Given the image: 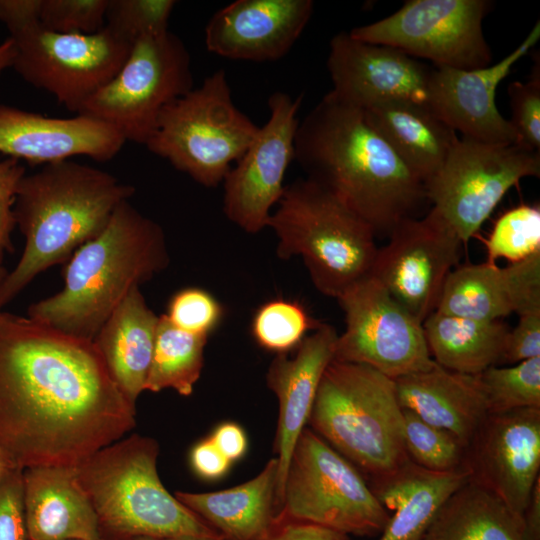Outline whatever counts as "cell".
I'll list each match as a JSON object with an SVG mask.
<instances>
[{
    "label": "cell",
    "mask_w": 540,
    "mask_h": 540,
    "mask_svg": "<svg viewBox=\"0 0 540 540\" xmlns=\"http://www.w3.org/2000/svg\"><path fill=\"white\" fill-rule=\"evenodd\" d=\"M337 337L334 327L320 323L296 348L294 357L277 354L269 365L266 382L279 406L274 444L278 508L291 454L308 423L323 373L334 360Z\"/></svg>",
    "instance_id": "cell-23"
},
{
    "label": "cell",
    "mask_w": 540,
    "mask_h": 540,
    "mask_svg": "<svg viewBox=\"0 0 540 540\" xmlns=\"http://www.w3.org/2000/svg\"><path fill=\"white\" fill-rule=\"evenodd\" d=\"M41 0H0V21L9 34L40 22Z\"/></svg>",
    "instance_id": "cell-45"
},
{
    "label": "cell",
    "mask_w": 540,
    "mask_h": 540,
    "mask_svg": "<svg viewBox=\"0 0 540 540\" xmlns=\"http://www.w3.org/2000/svg\"><path fill=\"white\" fill-rule=\"evenodd\" d=\"M207 340L208 336L183 331L160 315L144 390L171 388L182 396L191 395L202 372Z\"/></svg>",
    "instance_id": "cell-32"
},
{
    "label": "cell",
    "mask_w": 540,
    "mask_h": 540,
    "mask_svg": "<svg viewBox=\"0 0 540 540\" xmlns=\"http://www.w3.org/2000/svg\"><path fill=\"white\" fill-rule=\"evenodd\" d=\"M389 236L378 248L370 276L423 323L436 310L463 243L433 209L421 219L401 220Z\"/></svg>",
    "instance_id": "cell-15"
},
{
    "label": "cell",
    "mask_w": 540,
    "mask_h": 540,
    "mask_svg": "<svg viewBox=\"0 0 540 540\" xmlns=\"http://www.w3.org/2000/svg\"><path fill=\"white\" fill-rule=\"evenodd\" d=\"M319 325L300 302L278 298L263 303L255 311L251 333L261 348L287 354Z\"/></svg>",
    "instance_id": "cell-33"
},
{
    "label": "cell",
    "mask_w": 540,
    "mask_h": 540,
    "mask_svg": "<svg viewBox=\"0 0 540 540\" xmlns=\"http://www.w3.org/2000/svg\"><path fill=\"white\" fill-rule=\"evenodd\" d=\"M28 540H100L95 510L76 467L36 466L23 470Z\"/></svg>",
    "instance_id": "cell-24"
},
{
    "label": "cell",
    "mask_w": 540,
    "mask_h": 540,
    "mask_svg": "<svg viewBox=\"0 0 540 540\" xmlns=\"http://www.w3.org/2000/svg\"><path fill=\"white\" fill-rule=\"evenodd\" d=\"M190 462L195 473L208 480L222 477L232 463L215 446L210 437L194 446Z\"/></svg>",
    "instance_id": "cell-44"
},
{
    "label": "cell",
    "mask_w": 540,
    "mask_h": 540,
    "mask_svg": "<svg viewBox=\"0 0 540 540\" xmlns=\"http://www.w3.org/2000/svg\"><path fill=\"white\" fill-rule=\"evenodd\" d=\"M522 517L468 481L443 504L423 540H522Z\"/></svg>",
    "instance_id": "cell-31"
},
{
    "label": "cell",
    "mask_w": 540,
    "mask_h": 540,
    "mask_svg": "<svg viewBox=\"0 0 540 540\" xmlns=\"http://www.w3.org/2000/svg\"><path fill=\"white\" fill-rule=\"evenodd\" d=\"M313 9L312 0H236L207 22L206 48L231 60H279L299 39Z\"/></svg>",
    "instance_id": "cell-20"
},
{
    "label": "cell",
    "mask_w": 540,
    "mask_h": 540,
    "mask_svg": "<svg viewBox=\"0 0 540 540\" xmlns=\"http://www.w3.org/2000/svg\"><path fill=\"white\" fill-rule=\"evenodd\" d=\"M23 470L0 484V540H26Z\"/></svg>",
    "instance_id": "cell-42"
},
{
    "label": "cell",
    "mask_w": 540,
    "mask_h": 540,
    "mask_svg": "<svg viewBox=\"0 0 540 540\" xmlns=\"http://www.w3.org/2000/svg\"><path fill=\"white\" fill-rule=\"evenodd\" d=\"M158 320L159 316L146 304L140 287H135L93 339L111 377L134 404L144 391Z\"/></svg>",
    "instance_id": "cell-28"
},
{
    "label": "cell",
    "mask_w": 540,
    "mask_h": 540,
    "mask_svg": "<svg viewBox=\"0 0 540 540\" xmlns=\"http://www.w3.org/2000/svg\"><path fill=\"white\" fill-rule=\"evenodd\" d=\"M308 424L367 480L409 460L395 382L369 366L332 360Z\"/></svg>",
    "instance_id": "cell-6"
},
{
    "label": "cell",
    "mask_w": 540,
    "mask_h": 540,
    "mask_svg": "<svg viewBox=\"0 0 540 540\" xmlns=\"http://www.w3.org/2000/svg\"><path fill=\"white\" fill-rule=\"evenodd\" d=\"M91 340L0 313V444L22 470L76 467L136 425Z\"/></svg>",
    "instance_id": "cell-1"
},
{
    "label": "cell",
    "mask_w": 540,
    "mask_h": 540,
    "mask_svg": "<svg viewBox=\"0 0 540 540\" xmlns=\"http://www.w3.org/2000/svg\"><path fill=\"white\" fill-rule=\"evenodd\" d=\"M17 470H22L19 468L4 450L0 444V484L6 480L10 475H12Z\"/></svg>",
    "instance_id": "cell-50"
},
{
    "label": "cell",
    "mask_w": 540,
    "mask_h": 540,
    "mask_svg": "<svg viewBox=\"0 0 540 540\" xmlns=\"http://www.w3.org/2000/svg\"><path fill=\"white\" fill-rule=\"evenodd\" d=\"M191 56L169 30L137 38L115 76L76 114L99 119L127 141L145 145L163 109L193 85Z\"/></svg>",
    "instance_id": "cell-10"
},
{
    "label": "cell",
    "mask_w": 540,
    "mask_h": 540,
    "mask_svg": "<svg viewBox=\"0 0 540 540\" xmlns=\"http://www.w3.org/2000/svg\"><path fill=\"white\" fill-rule=\"evenodd\" d=\"M539 38L540 22L537 21L526 38L494 65L476 69L433 68L427 107L464 138L492 145H515V131L497 109L496 89Z\"/></svg>",
    "instance_id": "cell-19"
},
{
    "label": "cell",
    "mask_w": 540,
    "mask_h": 540,
    "mask_svg": "<svg viewBox=\"0 0 540 540\" xmlns=\"http://www.w3.org/2000/svg\"><path fill=\"white\" fill-rule=\"evenodd\" d=\"M303 93L276 91L268 99L269 117L223 180V211L247 233L268 225L272 207L283 195L286 171L295 157L297 117Z\"/></svg>",
    "instance_id": "cell-16"
},
{
    "label": "cell",
    "mask_w": 540,
    "mask_h": 540,
    "mask_svg": "<svg viewBox=\"0 0 540 540\" xmlns=\"http://www.w3.org/2000/svg\"><path fill=\"white\" fill-rule=\"evenodd\" d=\"M109 0H41L40 24L63 34H93L105 26Z\"/></svg>",
    "instance_id": "cell-39"
},
{
    "label": "cell",
    "mask_w": 540,
    "mask_h": 540,
    "mask_svg": "<svg viewBox=\"0 0 540 540\" xmlns=\"http://www.w3.org/2000/svg\"><path fill=\"white\" fill-rule=\"evenodd\" d=\"M165 315L183 331L209 336L223 318V307L208 291L187 287L171 297Z\"/></svg>",
    "instance_id": "cell-40"
},
{
    "label": "cell",
    "mask_w": 540,
    "mask_h": 540,
    "mask_svg": "<svg viewBox=\"0 0 540 540\" xmlns=\"http://www.w3.org/2000/svg\"><path fill=\"white\" fill-rule=\"evenodd\" d=\"M126 140L111 125L83 114L48 117L0 104V153L43 165L88 156L114 158Z\"/></svg>",
    "instance_id": "cell-21"
},
{
    "label": "cell",
    "mask_w": 540,
    "mask_h": 540,
    "mask_svg": "<svg viewBox=\"0 0 540 540\" xmlns=\"http://www.w3.org/2000/svg\"><path fill=\"white\" fill-rule=\"evenodd\" d=\"M435 311L485 321L540 312V251L506 267L486 261L454 268Z\"/></svg>",
    "instance_id": "cell-22"
},
{
    "label": "cell",
    "mask_w": 540,
    "mask_h": 540,
    "mask_svg": "<svg viewBox=\"0 0 540 540\" xmlns=\"http://www.w3.org/2000/svg\"><path fill=\"white\" fill-rule=\"evenodd\" d=\"M258 131L235 105L226 72L218 69L163 109L145 146L195 182L215 188Z\"/></svg>",
    "instance_id": "cell-8"
},
{
    "label": "cell",
    "mask_w": 540,
    "mask_h": 540,
    "mask_svg": "<svg viewBox=\"0 0 540 540\" xmlns=\"http://www.w3.org/2000/svg\"><path fill=\"white\" fill-rule=\"evenodd\" d=\"M535 59L529 80L512 82L507 89L511 107L509 120L516 134L515 145L540 153V65Z\"/></svg>",
    "instance_id": "cell-38"
},
{
    "label": "cell",
    "mask_w": 540,
    "mask_h": 540,
    "mask_svg": "<svg viewBox=\"0 0 540 540\" xmlns=\"http://www.w3.org/2000/svg\"><path fill=\"white\" fill-rule=\"evenodd\" d=\"M491 7L488 0H408L390 16L348 33L430 60L436 67L482 68L492 59L482 30Z\"/></svg>",
    "instance_id": "cell-13"
},
{
    "label": "cell",
    "mask_w": 540,
    "mask_h": 540,
    "mask_svg": "<svg viewBox=\"0 0 540 540\" xmlns=\"http://www.w3.org/2000/svg\"><path fill=\"white\" fill-rule=\"evenodd\" d=\"M536 357H540V312L519 316L517 325L506 335L497 366Z\"/></svg>",
    "instance_id": "cell-43"
},
{
    "label": "cell",
    "mask_w": 540,
    "mask_h": 540,
    "mask_svg": "<svg viewBox=\"0 0 540 540\" xmlns=\"http://www.w3.org/2000/svg\"><path fill=\"white\" fill-rule=\"evenodd\" d=\"M9 37L16 47L12 68L74 113L115 76L132 47L106 25L93 34H63L37 22Z\"/></svg>",
    "instance_id": "cell-11"
},
{
    "label": "cell",
    "mask_w": 540,
    "mask_h": 540,
    "mask_svg": "<svg viewBox=\"0 0 540 540\" xmlns=\"http://www.w3.org/2000/svg\"><path fill=\"white\" fill-rule=\"evenodd\" d=\"M402 414L405 450L412 462L434 472L465 469L466 445L462 441L408 409L402 408Z\"/></svg>",
    "instance_id": "cell-35"
},
{
    "label": "cell",
    "mask_w": 540,
    "mask_h": 540,
    "mask_svg": "<svg viewBox=\"0 0 540 540\" xmlns=\"http://www.w3.org/2000/svg\"><path fill=\"white\" fill-rule=\"evenodd\" d=\"M26 174L19 160L6 157L0 160V265L8 253L14 252L12 232L16 227L14 203L21 179Z\"/></svg>",
    "instance_id": "cell-41"
},
{
    "label": "cell",
    "mask_w": 540,
    "mask_h": 540,
    "mask_svg": "<svg viewBox=\"0 0 540 540\" xmlns=\"http://www.w3.org/2000/svg\"><path fill=\"white\" fill-rule=\"evenodd\" d=\"M394 382L402 408L449 431L466 447L488 414L478 375L452 371L435 362Z\"/></svg>",
    "instance_id": "cell-25"
},
{
    "label": "cell",
    "mask_w": 540,
    "mask_h": 540,
    "mask_svg": "<svg viewBox=\"0 0 540 540\" xmlns=\"http://www.w3.org/2000/svg\"><path fill=\"white\" fill-rule=\"evenodd\" d=\"M169 262L162 227L125 200L105 228L68 259L62 290L31 304L27 316L93 341L127 294Z\"/></svg>",
    "instance_id": "cell-4"
},
{
    "label": "cell",
    "mask_w": 540,
    "mask_h": 540,
    "mask_svg": "<svg viewBox=\"0 0 540 540\" xmlns=\"http://www.w3.org/2000/svg\"><path fill=\"white\" fill-rule=\"evenodd\" d=\"M278 463L240 485L215 492H175L176 499L213 528L223 540H267L279 524Z\"/></svg>",
    "instance_id": "cell-26"
},
{
    "label": "cell",
    "mask_w": 540,
    "mask_h": 540,
    "mask_svg": "<svg viewBox=\"0 0 540 540\" xmlns=\"http://www.w3.org/2000/svg\"><path fill=\"white\" fill-rule=\"evenodd\" d=\"M487 262H519L540 251V209L519 205L501 215L486 242Z\"/></svg>",
    "instance_id": "cell-36"
},
{
    "label": "cell",
    "mask_w": 540,
    "mask_h": 540,
    "mask_svg": "<svg viewBox=\"0 0 540 540\" xmlns=\"http://www.w3.org/2000/svg\"><path fill=\"white\" fill-rule=\"evenodd\" d=\"M267 227L277 256H300L316 289L338 299L368 277L378 251L375 232L333 193L305 178L285 186Z\"/></svg>",
    "instance_id": "cell-7"
},
{
    "label": "cell",
    "mask_w": 540,
    "mask_h": 540,
    "mask_svg": "<svg viewBox=\"0 0 540 540\" xmlns=\"http://www.w3.org/2000/svg\"><path fill=\"white\" fill-rule=\"evenodd\" d=\"M539 175L540 153L462 137L425 183V191L432 209L466 243L512 187L525 177Z\"/></svg>",
    "instance_id": "cell-12"
},
{
    "label": "cell",
    "mask_w": 540,
    "mask_h": 540,
    "mask_svg": "<svg viewBox=\"0 0 540 540\" xmlns=\"http://www.w3.org/2000/svg\"><path fill=\"white\" fill-rule=\"evenodd\" d=\"M478 376L488 413L540 408V357L510 366H490Z\"/></svg>",
    "instance_id": "cell-34"
},
{
    "label": "cell",
    "mask_w": 540,
    "mask_h": 540,
    "mask_svg": "<svg viewBox=\"0 0 540 540\" xmlns=\"http://www.w3.org/2000/svg\"><path fill=\"white\" fill-rule=\"evenodd\" d=\"M432 359L440 366L478 375L498 364L509 328L500 322L431 313L422 323Z\"/></svg>",
    "instance_id": "cell-30"
},
{
    "label": "cell",
    "mask_w": 540,
    "mask_h": 540,
    "mask_svg": "<svg viewBox=\"0 0 540 540\" xmlns=\"http://www.w3.org/2000/svg\"><path fill=\"white\" fill-rule=\"evenodd\" d=\"M135 188L107 171L64 160L43 165L21 179L14 203L23 253L0 285V308L40 273L68 260L96 237Z\"/></svg>",
    "instance_id": "cell-3"
},
{
    "label": "cell",
    "mask_w": 540,
    "mask_h": 540,
    "mask_svg": "<svg viewBox=\"0 0 540 540\" xmlns=\"http://www.w3.org/2000/svg\"><path fill=\"white\" fill-rule=\"evenodd\" d=\"M100 540H103V539H100ZM135 540H222V539L182 536V537H166V538H139Z\"/></svg>",
    "instance_id": "cell-51"
},
{
    "label": "cell",
    "mask_w": 540,
    "mask_h": 540,
    "mask_svg": "<svg viewBox=\"0 0 540 540\" xmlns=\"http://www.w3.org/2000/svg\"><path fill=\"white\" fill-rule=\"evenodd\" d=\"M522 540H540V478L522 516Z\"/></svg>",
    "instance_id": "cell-48"
},
{
    "label": "cell",
    "mask_w": 540,
    "mask_h": 540,
    "mask_svg": "<svg viewBox=\"0 0 540 540\" xmlns=\"http://www.w3.org/2000/svg\"><path fill=\"white\" fill-rule=\"evenodd\" d=\"M465 469L434 472L410 459L367 483L378 501L394 511L378 540H423L446 500L468 482Z\"/></svg>",
    "instance_id": "cell-27"
},
{
    "label": "cell",
    "mask_w": 540,
    "mask_h": 540,
    "mask_svg": "<svg viewBox=\"0 0 540 540\" xmlns=\"http://www.w3.org/2000/svg\"><path fill=\"white\" fill-rule=\"evenodd\" d=\"M8 274V271L6 268H4L2 265H0V285L2 283V281L4 280V278L6 277V275ZM2 309L0 308V313H1Z\"/></svg>",
    "instance_id": "cell-52"
},
{
    "label": "cell",
    "mask_w": 540,
    "mask_h": 540,
    "mask_svg": "<svg viewBox=\"0 0 540 540\" xmlns=\"http://www.w3.org/2000/svg\"><path fill=\"white\" fill-rule=\"evenodd\" d=\"M337 300L346 325L338 334L334 360L369 366L392 380L435 363L422 323L370 275Z\"/></svg>",
    "instance_id": "cell-14"
},
{
    "label": "cell",
    "mask_w": 540,
    "mask_h": 540,
    "mask_svg": "<svg viewBox=\"0 0 540 540\" xmlns=\"http://www.w3.org/2000/svg\"><path fill=\"white\" fill-rule=\"evenodd\" d=\"M210 438L231 462L241 458L247 449V438L243 429L232 422L219 425Z\"/></svg>",
    "instance_id": "cell-47"
},
{
    "label": "cell",
    "mask_w": 540,
    "mask_h": 540,
    "mask_svg": "<svg viewBox=\"0 0 540 540\" xmlns=\"http://www.w3.org/2000/svg\"><path fill=\"white\" fill-rule=\"evenodd\" d=\"M390 518L360 471L311 428H304L286 470L279 521L374 537Z\"/></svg>",
    "instance_id": "cell-9"
},
{
    "label": "cell",
    "mask_w": 540,
    "mask_h": 540,
    "mask_svg": "<svg viewBox=\"0 0 540 540\" xmlns=\"http://www.w3.org/2000/svg\"><path fill=\"white\" fill-rule=\"evenodd\" d=\"M15 55V43L12 38L8 37L0 43V74L7 68H12Z\"/></svg>",
    "instance_id": "cell-49"
},
{
    "label": "cell",
    "mask_w": 540,
    "mask_h": 540,
    "mask_svg": "<svg viewBox=\"0 0 540 540\" xmlns=\"http://www.w3.org/2000/svg\"><path fill=\"white\" fill-rule=\"evenodd\" d=\"M267 540H350V537L315 524L279 521Z\"/></svg>",
    "instance_id": "cell-46"
},
{
    "label": "cell",
    "mask_w": 540,
    "mask_h": 540,
    "mask_svg": "<svg viewBox=\"0 0 540 540\" xmlns=\"http://www.w3.org/2000/svg\"><path fill=\"white\" fill-rule=\"evenodd\" d=\"M158 442L133 434L76 466L79 483L97 516L103 540L223 538L179 502L157 471Z\"/></svg>",
    "instance_id": "cell-5"
},
{
    "label": "cell",
    "mask_w": 540,
    "mask_h": 540,
    "mask_svg": "<svg viewBox=\"0 0 540 540\" xmlns=\"http://www.w3.org/2000/svg\"><path fill=\"white\" fill-rule=\"evenodd\" d=\"M295 157L320 184L377 233L413 217L424 183L403 163L364 112L328 92L300 121Z\"/></svg>",
    "instance_id": "cell-2"
},
{
    "label": "cell",
    "mask_w": 540,
    "mask_h": 540,
    "mask_svg": "<svg viewBox=\"0 0 540 540\" xmlns=\"http://www.w3.org/2000/svg\"><path fill=\"white\" fill-rule=\"evenodd\" d=\"M174 0H109L105 25L134 42L137 38L168 29Z\"/></svg>",
    "instance_id": "cell-37"
},
{
    "label": "cell",
    "mask_w": 540,
    "mask_h": 540,
    "mask_svg": "<svg viewBox=\"0 0 540 540\" xmlns=\"http://www.w3.org/2000/svg\"><path fill=\"white\" fill-rule=\"evenodd\" d=\"M362 111L424 185L441 169L459 140L456 132L424 105L390 101Z\"/></svg>",
    "instance_id": "cell-29"
},
{
    "label": "cell",
    "mask_w": 540,
    "mask_h": 540,
    "mask_svg": "<svg viewBox=\"0 0 540 540\" xmlns=\"http://www.w3.org/2000/svg\"><path fill=\"white\" fill-rule=\"evenodd\" d=\"M327 69L333 85L330 92L361 110L390 101L427 107L433 68L396 48L340 32L330 41Z\"/></svg>",
    "instance_id": "cell-18"
},
{
    "label": "cell",
    "mask_w": 540,
    "mask_h": 540,
    "mask_svg": "<svg viewBox=\"0 0 540 540\" xmlns=\"http://www.w3.org/2000/svg\"><path fill=\"white\" fill-rule=\"evenodd\" d=\"M468 481L522 517L540 478V408L488 413L466 447Z\"/></svg>",
    "instance_id": "cell-17"
}]
</instances>
